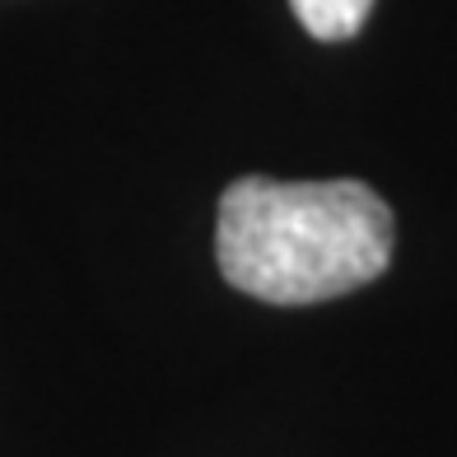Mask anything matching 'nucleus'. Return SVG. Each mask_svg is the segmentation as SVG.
I'll list each match as a JSON object with an SVG mask.
<instances>
[{
    "label": "nucleus",
    "mask_w": 457,
    "mask_h": 457,
    "mask_svg": "<svg viewBox=\"0 0 457 457\" xmlns=\"http://www.w3.org/2000/svg\"><path fill=\"white\" fill-rule=\"evenodd\" d=\"M289 10L318 43H350L364 29L373 0H289Z\"/></svg>",
    "instance_id": "2"
},
{
    "label": "nucleus",
    "mask_w": 457,
    "mask_h": 457,
    "mask_svg": "<svg viewBox=\"0 0 457 457\" xmlns=\"http://www.w3.org/2000/svg\"><path fill=\"white\" fill-rule=\"evenodd\" d=\"M397 243L387 201L355 178H238L220 196L215 257L224 280L262 303H322L373 285Z\"/></svg>",
    "instance_id": "1"
}]
</instances>
